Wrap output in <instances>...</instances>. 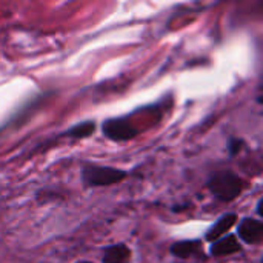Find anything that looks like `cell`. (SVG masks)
I'll list each match as a JSON object with an SVG mask.
<instances>
[{
    "instance_id": "cell-2",
    "label": "cell",
    "mask_w": 263,
    "mask_h": 263,
    "mask_svg": "<svg viewBox=\"0 0 263 263\" xmlns=\"http://www.w3.org/2000/svg\"><path fill=\"white\" fill-rule=\"evenodd\" d=\"M128 176L126 171L111 168V166H97V165H86L82 170V180L86 186L97 188V186H109L120 183Z\"/></svg>"
},
{
    "instance_id": "cell-11",
    "label": "cell",
    "mask_w": 263,
    "mask_h": 263,
    "mask_svg": "<svg viewBox=\"0 0 263 263\" xmlns=\"http://www.w3.org/2000/svg\"><path fill=\"white\" fill-rule=\"evenodd\" d=\"M262 205H263V200H259V205H257V214H259V216H262L263 214Z\"/></svg>"
},
{
    "instance_id": "cell-1",
    "label": "cell",
    "mask_w": 263,
    "mask_h": 263,
    "mask_svg": "<svg viewBox=\"0 0 263 263\" xmlns=\"http://www.w3.org/2000/svg\"><path fill=\"white\" fill-rule=\"evenodd\" d=\"M243 188H245V182L239 176L230 171L214 173L208 180V190L216 199L222 202L234 200L242 194Z\"/></svg>"
},
{
    "instance_id": "cell-10",
    "label": "cell",
    "mask_w": 263,
    "mask_h": 263,
    "mask_svg": "<svg viewBox=\"0 0 263 263\" xmlns=\"http://www.w3.org/2000/svg\"><path fill=\"white\" fill-rule=\"evenodd\" d=\"M240 146H242V142L237 140V139H233V140L230 142V154H231V156H236V154L240 151Z\"/></svg>"
},
{
    "instance_id": "cell-9",
    "label": "cell",
    "mask_w": 263,
    "mask_h": 263,
    "mask_svg": "<svg viewBox=\"0 0 263 263\" xmlns=\"http://www.w3.org/2000/svg\"><path fill=\"white\" fill-rule=\"evenodd\" d=\"M94 131H96V123L91 120V122H82V123L74 125L72 128H69L68 131H65L62 136L66 137V139H86Z\"/></svg>"
},
{
    "instance_id": "cell-12",
    "label": "cell",
    "mask_w": 263,
    "mask_h": 263,
    "mask_svg": "<svg viewBox=\"0 0 263 263\" xmlns=\"http://www.w3.org/2000/svg\"><path fill=\"white\" fill-rule=\"evenodd\" d=\"M80 263H91V262H80Z\"/></svg>"
},
{
    "instance_id": "cell-5",
    "label": "cell",
    "mask_w": 263,
    "mask_h": 263,
    "mask_svg": "<svg viewBox=\"0 0 263 263\" xmlns=\"http://www.w3.org/2000/svg\"><path fill=\"white\" fill-rule=\"evenodd\" d=\"M242 250L237 237L234 234H230L227 237H222L219 240H216L211 247V254L214 257H222V256H230L234 253H239Z\"/></svg>"
},
{
    "instance_id": "cell-8",
    "label": "cell",
    "mask_w": 263,
    "mask_h": 263,
    "mask_svg": "<svg viewBox=\"0 0 263 263\" xmlns=\"http://www.w3.org/2000/svg\"><path fill=\"white\" fill-rule=\"evenodd\" d=\"M131 259V251L125 245H111L103 251V263H128Z\"/></svg>"
},
{
    "instance_id": "cell-3",
    "label": "cell",
    "mask_w": 263,
    "mask_h": 263,
    "mask_svg": "<svg viewBox=\"0 0 263 263\" xmlns=\"http://www.w3.org/2000/svg\"><path fill=\"white\" fill-rule=\"evenodd\" d=\"M102 129H103L105 137L114 142H125V140L134 139L140 133V129L134 126V123H131L128 117L109 119L103 123Z\"/></svg>"
},
{
    "instance_id": "cell-4",
    "label": "cell",
    "mask_w": 263,
    "mask_h": 263,
    "mask_svg": "<svg viewBox=\"0 0 263 263\" xmlns=\"http://www.w3.org/2000/svg\"><path fill=\"white\" fill-rule=\"evenodd\" d=\"M239 237L250 245H257L263 239V223L254 219H243L237 231Z\"/></svg>"
},
{
    "instance_id": "cell-7",
    "label": "cell",
    "mask_w": 263,
    "mask_h": 263,
    "mask_svg": "<svg viewBox=\"0 0 263 263\" xmlns=\"http://www.w3.org/2000/svg\"><path fill=\"white\" fill-rule=\"evenodd\" d=\"M237 222V216L236 214H225V216H222L217 222H216V225L214 227H211L210 228V231L206 233V240H210V242H216V240H219L223 234H227L231 228H233V225Z\"/></svg>"
},
{
    "instance_id": "cell-6",
    "label": "cell",
    "mask_w": 263,
    "mask_h": 263,
    "mask_svg": "<svg viewBox=\"0 0 263 263\" xmlns=\"http://www.w3.org/2000/svg\"><path fill=\"white\" fill-rule=\"evenodd\" d=\"M171 254L177 259H188L193 256H202V243L199 240H182L176 242L171 247Z\"/></svg>"
}]
</instances>
